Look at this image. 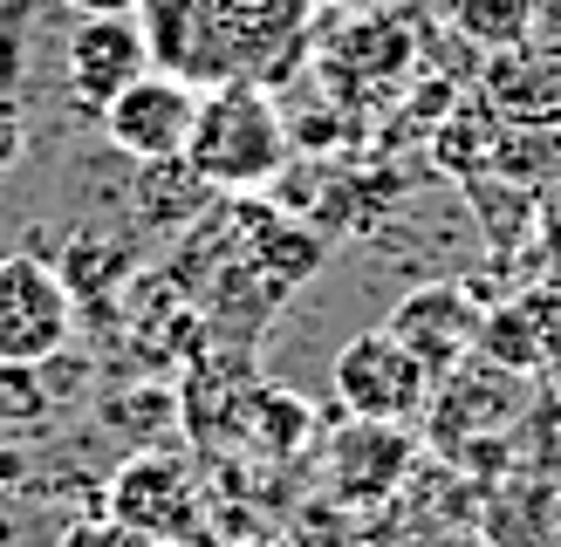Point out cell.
Returning a JSON list of instances; mask_svg holds the SVG:
<instances>
[{"label": "cell", "instance_id": "obj_1", "mask_svg": "<svg viewBox=\"0 0 561 547\" xmlns=\"http://www.w3.org/2000/svg\"><path fill=\"white\" fill-rule=\"evenodd\" d=\"M151 62L185 75L192 90L267 82L295 48L308 0H137Z\"/></svg>", "mask_w": 561, "mask_h": 547}, {"label": "cell", "instance_id": "obj_13", "mask_svg": "<svg viewBox=\"0 0 561 547\" xmlns=\"http://www.w3.org/2000/svg\"><path fill=\"white\" fill-rule=\"evenodd\" d=\"M82 14H137V0H69Z\"/></svg>", "mask_w": 561, "mask_h": 547}, {"label": "cell", "instance_id": "obj_10", "mask_svg": "<svg viewBox=\"0 0 561 547\" xmlns=\"http://www.w3.org/2000/svg\"><path fill=\"white\" fill-rule=\"evenodd\" d=\"M48 363H0V431H35L55 418V383Z\"/></svg>", "mask_w": 561, "mask_h": 547}, {"label": "cell", "instance_id": "obj_9", "mask_svg": "<svg viewBox=\"0 0 561 547\" xmlns=\"http://www.w3.org/2000/svg\"><path fill=\"white\" fill-rule=\"evenodd\" d=\"M404 465H411V431L404 424L350 418L329 445V486L343 492V500H383V492L404 479Z\"/></svg>", "mask_w": 561, "mask_h": 547}, {"label": "cell", "instance_id": "obj_7", "mask_svg": "<svg viewBox=\"0 0 561 547\" xmlns=\"http://www.w3.org/2000/svg\"><path fill=\"white\" fill-rule=\"evenodd\" d=\"M62 69H69V90L82 109H103L117 103L137 75H151V42H145V21L137 14H82L76 35L62 48Z\"/></svg>", "mask_w": 561, "mask_h": 547}, {"label": "cell", "instance_id": "obj_6", "mask_svg": "<svg viewBox=\"0 0 561 547\" xmlns=\"http://www.w3.org/2000/svg\"><path fill=\"white\" fill-rule=\"evenodd\" d=\"M110 520L130 534H151V540H179L192 547L206 527V500H199V479L192 465L172 452H145L130 458L117 479H110Z\"/></svg>", "mask_w": 561, "mask_h": 547}, {"label": "cell", "instance_id": "obj_11", "mask_svg": "<svg viewBox=\"0 0 561 547\" xmlns=\"http://www.w3.org/2000/svg\"><path fill=\"white\" fill-rule=\"evenodd\" d=\"M69 547H179V540H151V534H130L117 520H103V527H82Z\"/></svg>", "mask_w": 561, "mask_h": 547}, {"label": "cell", "instance_id": "obj_2", "mask_svg": "<svg viewBox=\"0 0 561 547\" xmlns=\"http://www.w3.org/2000/svg\"><path fill=\"white\" fill-rule=\"evenodd\" d=\"M280 164H288V124L261 82L206 90L185 144V172L206 191H261L267 178H280Z\"/></svg>", "mask_w": 561, "mask_h": 547}, {"label": "cell", "instance_id": "obj_3", "mask_svg": "<svg viewBox=\"0 0 561 547\" xmlns=\"http://www.w3.org/2000/svg\"><path fill=\"white\" fill-rule=\"evenodd\" d=\"M329 383H335V404H343L350 418H370V424H411L417 410L432 404V376L398 349L390 328H363V336H350L343 349H335Z\"/></svg>", "mask_w": 561, "mask_h": 547}, {"label": "cell", "instance_id": "obj_5", "mask_svg": "<svg viewBox=\"0 0 561 547\" xmlns=\"http://www.w3.org/2000/svg\"><path fill=\"white\" fill-rule=\"evenodd\" d=\"M199 103H206V90H192V82L172 75V69H151L103 109V137L137 164H185Z\"/></svg>", "mask_w": 561, "mask_h": 547}, {"label": "cell", "instance_id": "obj_8", "mask_svg": "<svg viewBox=\"0 0 561 547\" xmlns=\"http://www.w3.org/2000/svg\"><path fill=\"white\" fill-rule=\"evenodd\" d=\"M480 322H486V315L472 309L459 288L432 281V288H411L398 309H390V322H383V328L398 336V349L411 356V363L438 383V376H453L466 356L480 349Z\"/></svg>", "mask_w": 561, "mask_h": 547}, {"label": "cell", "instance_id": "obj_4", "mask_svg": "<svg viewBox=\"0 0 561 547\" xmlns=\"http://www.w3.org/2000/svg\"><path fill=\"white\" fill-rule=\"evenodd\" d=\"M76 336L69 281L35 254L0 260V363H55Z\"/></svg>", "mask_w": 561, "mask_h": 547}, {"label": "cell", "instance_id": "obj_12", "mask_svg": "<svg viewBox=\"0 0 561 547\" xmlns=\"http://www.w3.org/2000/svg\"><path fill=\"white\" fill-rule=\"evenodd\" d=\"M14 164H21V109L0 103V178H8Z\"/></svg>", "mask_w": 561, "mask_h": 547}]
</instances>
